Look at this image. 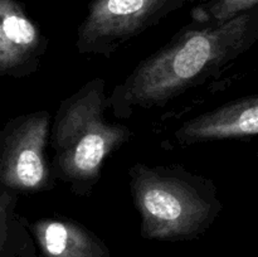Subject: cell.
<instances>
[{
	"label": "cell",
	"instance_id": "obj_4",
	"mask_svg": "<svg viewBox=\"0 0 258 257\" xmlns=\"http://www.w3.org/2000/svg\"><path fill=\"white\" fill-rule=\"evenodd\" d=\"M52 115L33 111L10 118L0 128V186L20 194L54 189L48 155Z\"/></svg>",
	"mask_w": 258,
	"mask_h": 257
},
{
	"label": "cell",
	"instance_id": "obj_6",
	"mask_svg": "<svg viewBox=\"0 0 258 257\" xmlns=\"http://www.w3.org/2000/svg\"><path fill=\"white\" fill-rule=\"evenodd\" d=\"M49 40L19 0H0V78H27L40 67Z\"/></svg>",
	"mask_w": 258,
	"mask_h": 257
},
{
	"label": "cell",
	"instance_id": "obj_7",
	"mask_svg": "<svg viewBox=\"0 0 258 257\" xmlns=\"http://www.w3.org/2000/svg\"><path fill=\"white\" fill-rule=\"evenodd\" d=\"M258 133V96L236 98L214 110L186 120L175 131L179 145L231 139L256 138Z\"/></svg>",
	"mask_w": 258,
	"mask_h": 257
},
{
	"label": "cell",
	"instance_id": "obj_5",
	"mask_svg": "<svg viewBox=\"0 0 258 257\" xmlns=\"http://www.w3.org/2000/svg\"><path fill=\"white\" fill-rule=\"evenodd\" d=\"M194 0H91L77 29L81 55L110 58L122 45Z\"/></svg>",
	"mask_w": 258,
	"mask_h": 257
},
{
	"label": "cell",
	"instance_id": "obj_8",
	"mask_svg": "<svg viewBox=\"0 0 258 257\" xmlns=\"http://www.w3.org/2000/svg\"><path fill=\"white\" fill-rule=\"evenodd\" d=\"M29 231L43 257H111L107 243L72 218L43 217L29 222Z\"/></svg>",
	"mask_w": 258,
	"mask_h": 257
},
{
	"label": "cell",
	"instance_id": "obj_9",
	"mask_svg": "<svg viewBox=\"0 0 258 257\" xmlns=\"http://www.w3.org/2000/svg\"><path fill=\"white\" fill-rule=\"evenodd\" d=\"M19 197L0 186V257H39L29 221L18 212Z\"/></svg>",
	"mask_w": 258,
	"mask_h": 257
},
{
	"label": "cell",
	"instance_id": "obj_2",
	"mask_svg": "<svg viewBox=\"0 0 258 257\" xmlns=\"http://www.w3.org/2000/svg\"><path fill=\"white\" fill-rule=\"evenodd\" d=\"M108 110L106 81L96 77L66 97L52 117L53 174L78 197L91 196L106 159L134 135L128 126L108 121Z\"/></svg>",
	"mask_w": 258,
	"mask_h": 257
},
{
	"label": "cell",
	"instance_id": "obj_1",
	"mask_svg": "<svg viewBox=\"0 0 258 257\" xmlns=\"http://www.w3.org/2000/svg\"><path fill=\"white\" fill-rule=\"evenodd\" d=\"M258 40V8L221 25L189 23L141 60L108 95L116 118L164 107L196 86L218 77Z\"/></svg>",
	"mask_w": 258,
	"mask_h": 257
},
{
	"label": "cell",
	"instance_id": "obj_3",
	"mask_svg": "<svg viewBox=\"0 0 258 257\" xmlns=\"http://www.w3.org/2000/svg\"><path fill=\"white\" fill-rule=\"evenodd\" d=\"M127 175L145 239L193 241L203 236L223 211L216 183L179 164L136 163Z\"/></svg>",
	"mask_w": 258,
	"mask_h": 257
},
{
	"label": "cell",
	"instance_id": "obj_10",
	"mask_svg": "<svg viewBox=\"0 0 258 257\" xmlns=\"http://www.w3.org/2000/svg\"><path fill=\"white\" fill-rule=\"evenodd\" d=\"M254 8H258V0H203L191 9L190 22L221 25Z\"/></svg>",
	"mask_w": 258,
	"mask_h": 257
}]
</instances>
